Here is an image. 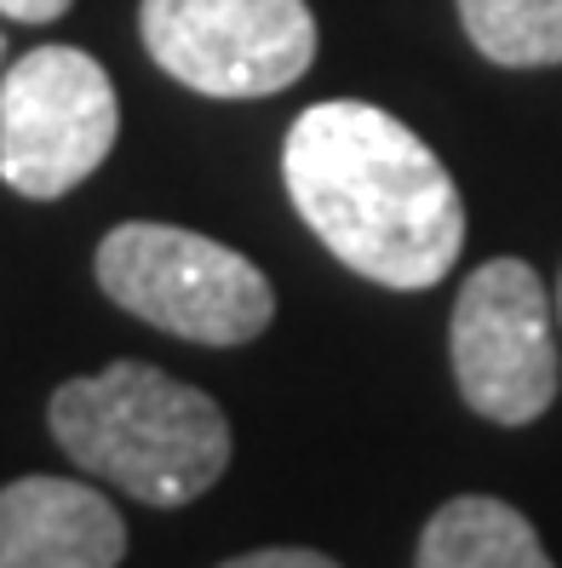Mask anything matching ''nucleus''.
I'll return each mask as SVG.
<instances>
[{
    "instance_id": "1",
    "label": "nucleus",
    "mask_w": 562,
    "mask_h": 568,
    "mask_svg": "<svg viewBox=\"0 0 562 568\" xmlns=\"http://www.w3.org/2000/svg\"><path fill=\"white\" fill-rule=\"evenodd\" d=\"M282 179L321 247L379 287H437L466 247V202L437 150L390 110L334 98L287 126Z\"/></svg>"
},
{
    "instance_id": "2",
    "label": "nucleus",
    "mask_w": 562,
    "mask_h": 568,
    "mask_svg": "<svg viewBox=\"0 0 562 568\" xmlns=\"http://www.w3.org/2000/svg\"><path fill=\"white\" fill-rule=\"evenodd\" d=\"M47 419L86 477H104L144 506H190L229 465V419L218 403L150 362H115L58 385Z\"/></svg>"
},
{
    "instance_id": "3",
    "label": "nucleus",
    "mask_w": 562,
    "mask_h": 568,
    "mask_svg": "<svg viewBox=\"0 0 562 568\" xmlns=\"http://www.w3.org/2000/svg\"><path fill=\"white\" fill-rule=\"evenodd\" d=\"M98 287L190 345H247L276 316V293L253 258L178 224H115L98 242Z\"/></svg>"
},
{
    "instance_id": "4",
    "label": "nucleus",
    "mask_w": 562,
    "mask_h": 568,
    "mask_svg": "<svg viewBox=\"0 0 562 568\" xmlns=\"http://www.w3.org/2000/svg\"><path fill=\"white\" fill-rule=\"evenodd\" d=\"M115 132V87L81 47H35L0 81V179L29 202H52L92 179Z\"/></svg>"
},
{
    "instance_id": "5",
    "label": "nucleus",
    "mask_w": 562,
    "mask_h": 568,
    "mask_svg": "<svg viewBox=\"0 0 562 568\" xmlns=\"http://www.w3.org/2000/svg\"><path fill=\"white\" fill-rule=\"evenodd\" d=\"M139 29L161 70L207 98H270L316 63L305 0H144Z\"/></svg>"
},
{
    "instance_id": "6",
    "label": "nucleus",
    "mask_w": 562,
    "mask_h": 568,
    "mask_svg": "<svg viewBox=\"0 0 562 568\" xmlns=\"http://www.w3.org/2000/svg\"><path fill=\"white\" fill-rule=\"evenodd\" d=\"M453 379L459 396L493 425H528L556 403L551 298L534 264L488 258L453 305Z\"/></svg>"
},
{
    "instance_id": "7",
    "label": "nucleus",
    "mask_w": 562,
    "mask_h": 568,
    "mask_svg": "<svg viewBox=\"0 0 562 568\" xmlns=\"http://www.w3.org/2000/svg\"><path fill=\"white\" fill-rule=\"evenodd\" d=\"M126 523L98 488L18 477L0 488V568H121Z\"/></svg>"
},
{
    "instance_id": "8",
    "label": "nucleus",
    "mask_w": 562,
    "mask_h": 568,
    "mask_svg": "<svg viewBox=\"0 0 562 568\" xmlns=\"http://www.w3.org/2000/svg\"><path fill=\"white\" fill-rule=\"evenodd\" d=\"M413 568H551V557L517 506L459 494L425 523Z\"/></svg>"
},
{
    "instance_id": "9",
    "label": "nucleus",
    "mask_w": 562,
    "mask_h": 568,
    "mask_svg": "<svg viewBox=\"0 0 562 568\" xmlns=\"http://www.w3.org/2000/svg\"><path fill=\"white\" fill-rule=\"evenodd\" d=\"M459 23L471 47L505 70L562 63V0H459Z\"/></svg>"
},
{
    "instance_id": "10",
    "label": "nucleus",
    "mask_w": 562,
    "mask_h": 568,
    "mask_svg": "<svg viewBox=\"0 0 562 568\" xmlns=\"http://www.w3.org/2000/svg\"><path fill=\"white\" fill-rule=\"evenodd\" d=\"M224 568H339V562H334V557H321V551H299V546H270V551L229 557Z\"/></svg>"
},
{
    "instance_id": "11",
    "label": "nucleus",
    "mask_w": 562,
    "mask_h": 568,
    "mask_svg": "<svg viewBox=\"0 0 562 568\" xmlns=\"http://www.w3.org/2000/svg\"><path fill=\"white\" fill-rule=\"evenodd\" d=\"M0 12L18 18V23H52L70 12V0H0Z\"/></svg>"
},
{
    "instance_id": "12",
    "label": "nucleus",
    "mask_w": 562,
    "mask_h": 568,
    "mask_svg": "<svg viewBox=\"0 0 562 568\" xmlns=\"http://www.w3.org/2000/svg\"><path fill=\"white\" fill-rule=\"evenodd\" d=\"M556 316H562V276H556Z\"/></svg>"
}]
</instances>
